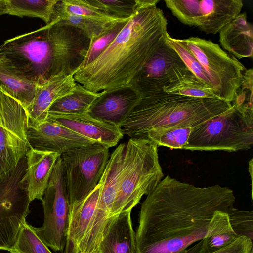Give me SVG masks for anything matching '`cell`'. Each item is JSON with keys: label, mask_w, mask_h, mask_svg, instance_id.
Here are the masks:
<instances>
[{"label": "cell", "mask_w": 253, "mask_h": 253, "mask_svg": "<svg viewBox=\"0 0 253 253\" xmlns=\"http://www.w3.org/2000/svg\"><path fill=\"white\" fill-rule=\"evenodd\" d=\"M8 12L6 0H0V15L8 14Z\"/></svg>", "instance_id": "d590c367"}, {"label": "cell", "mask_w": 253, "mask_h": 253, "mask_svg": "<svg viewBox=\"0 0 253 253\" xmlns=\"http://www.w3.org/2000/svg\"><path fill=\"white\" fill-rule=\"evenodd\" d=\"M47 118L109 148L116 145L124 135L121 128L96 119L87 112L79 114H48Z\"/></svg>", "instance_id": "2e32d148"}, {"label": "cell", "mask_w": 253, "mask_h": 253, "mask_svg": "<svg viewBox=\"0 0 253 253\" xmlns=\"http://www.w3.org/2000/svg\"><path fill=\"white\" fill-rule=\"evenodd\" d=\"M237 236L235 232L213 235L208 237V244L211 248L217 250L231 243Z\"/></svg>", "instance_id": "e575fe53"}, {"label": "cell", "mask_w": 253, "mask_h": 253, "mask_svg": "<svg viewBox=\"0 0 253 253\" xmlns=\"http://www.w3.org/2000/svg\"><path fill=\"white\" fill-rule=\"evenodd\" d=\"M27 167L24 179L30 202L42 201L49 179L61 154L30 148L26 154Z\"/></svg>", "instance_id": "d6986e66"}, {"label": "cell", "mask_w": 253, "mask_h": 253, "mask_svg": "<svg viewBox=\"0 0 253 253\" xmlns=\"http://www.w3.org/2000/svg\"><path fill=\"white\" fill-rule=\"evenodd\" d=\"M163 90L190 97L220 99L213 89L200 82L191 72L170 83Z\"/></svg>", "instance_id": "d4e9b609"}, {"label": "cell", "mask_w": 253, "mask_h": 253, "mask_svg": "<svg viewBox=\"0 0 253 253\" xmlns=\"http://www.w3.org/2000/svg\"><path fill=\"white\" fill-rule=\"evenodd\" d=\"M0 126L2 127L3 128L6 129V130H8L7 125L5 123V122L4 121V119L3 115H2L0 101Z\"/></svg>", "instance_id": "8d00e7d4"}, {"label": "cell", "mask_w": 253, "mask_h": 253, "mask_svg": "<svg viewBox=\"0 0 253 253\" xmlns=\"http://www.w3.org/2000/svg\"><path fill=\"white\" fill-rule=\"evenodd\" d=\"M129 19H127L112 24L100 35L90 40L87 54L79 70L89 65L101 54L111 44Z\"/></svg>", "instance_id": "4dcf8cb0"}, {"label": "cell", "mask_w": 253, "mask_h": 253, "mask_svg": "<svg viewBox=\"0 0 253 253\" xmlns=\"http://www.w3.org/2000/svg\"><path fill=\"white\" fill-rule=\"evenodd\" d=\"M253 252V240L247 237L238 235L231 243L217 250L210 247L207 237L192 245L183 253H252Z\"/></svg>", "instance_id": "1f68e13d"}, {"label": "cell", "mask_w": 253, "mask_h": 253, "mask_svg": "<svg viewBox=\"0 0 253 253\" xmlns=\"http://www.w3.org/2000/svg\"><path fill=\"white\" fill-rule=\"evenodd\" d=\"M194 127L188 126L153 130L147 134L145 139L153 141L158 147L183 149Z\"/></svg>", "instance_id": "4316f807"}, {"label": "cell", "mask_w": 253, "mask_h": 253, "mask_svg": "<svg viewBox=\"0 0 253 253\" xmlns=\"http://www.w3.org/2000/svg\"><path fill=\"white\" fill-rule=\"evenodd\" d=\"M125 149V143H122L110 155L99 181V200L92 223L84 240L86 245L90 247L97 246L108 219L111 217L117 194Z\"/></svg>", "instance_id": "4fadbf2b"}, {"label": "cell", "mask_w": 253, "mask_h": 253, "mask_svg": "<svg viewBox=\"0 0 253 253\" xmlns=\"http://www.w3.org/2000/svg\"><path fill=\"white\" fill-rule=\"evenodd\" d=\"M100 93L93 92L77 83L73 91L56 100L48 114H79L87 113Z\"/></svg>", "instance_id": "7402d4cb"}, {"label": "cell", "mask_w": 253, "mask_h": 253, "mask_svg": "<svg viewBox=\"0 0 253 253\" xmlns=\"http://www.w3.org/2000/svg\"><path fill=\"white\" fill-rule=\"evenodd\" d=\"M146 196L135 232L137 253H183L204 238L234 232L227 212L235 197L228 187H196L167 175Z\"/></svg>", "instance_id": "6da1fadb"}, {"label": "cell", "mask_w": 253, "mask_h": 253, "mask_svg": "<svg viewBox=\"0 0 253 253\" xmlns=\"http://www.w3.org/2000/svg\"><path fill=\"white\" fill-rule=\"evenodd\" d=\"M158 146L145 139L130 138L125 142L117 194L111 216L131 211L144 195L152 192L164 177Z\"/></svg>", "instance_id": "5b68a950"}, {"label": "cell", "mask_w": 253, "mask_h": 253, "mask_svg": "<svg viewBox=\"0 0 253 253\" xmlns=\"http://www.w3.org/2000/svg\"><path fill=\"white\" fill-rule=\"evenodd\" d=\"M232 107L231 103L223 100L190 97L161 90L141 96L121 128L130 138L145 139L153 130L197 126Z\"/></svg>", "instance_id": "277c9868"}, {"label": "cell", "mask_w": 253, "mask_h": 253, "mask_svg": "<svg viewBox=\"0 0 253 253\" xmlns=\"http://www.w3.org/2000/svg\"><path fill=\"white\" fill-rule=\"evenodd\" d=\"M55 8L101 22L115 23L127 19L112 17L89 4L85 0H59Z\"/></svg>", "instance_id": "f1b7e54d"}, {"label": "cell", "mask_w": 253, "mask_h": 253, "mask_svg": "<svg viewBox=\"0 0 253 253\" xmlns=\"http://www.w3.org/2000/svg\"><path fill=\"white\" fill-rule=\"evenodd\" d=\"M230 225L237 235L253 239V212L235 207L227 212Z\"/></svg>", "instance_id": "836d02e7"}, {"label": "cell", "mask_w": 253, "mask_h": 253, "mask_svg": "<svg viewBox=\"0 0 253 253\" xmlns=\"http://www.w3.org/2000/svg\"><path fill=\"white\" fill-rule=\"evenodd\" d=\"M26 156L6 173L0 175V250L13 246L30 211L24 175Z\"/></svg>", "instance_id": "ba28073f"}, {"label": "cell", "mask_w": 253, "mask_h": 253, "mask_svg": "<svg viewBox=\"0 0 253 253\" xmlns=\"http://www.w3.org/2000/svg\"><path fill=\"white\" fill-rule=\"evenodd\" d=\"M166 40L177 53L188 70L200 82L213 89L210 80L202 66L187 47L179 41V39L172 38L167 33Z\"/></svg>", "instance_id": "d6a6232c"}, {"label": "cell", "mask_w": 253, "mask_h": 253, "mask_svg": "<svg viewBox=\"0 0 253 253\" xmlns=\"http://www.w3.org/2000/svg\"><path fill=\"white\" fill-rule=\"evenodd\" d=\"M27 141L30 148L61 155L67 150L99 144L48 118L36 128H27Z\"/></svg>", "instance_id": "5bb4252c"}, {"label": "cell", "mask_w": 253, "mask_h": 253, "mask_svg": "<svg viewBox=\"0 0 253 253\" xmlns=\"http://www.w3.org/2000/svg\"><path fill=\"white\" fill-rule=\"evenodd\" d=\"M249 173L250 174V175H251V180H252H252H253V159H252L250 161H249Z\"/></svg>", "instance_id": "74e56055"}, {"label": "cell", "mask_w": 253, "mask_h": 253, "mask_svg": "<svg viewBox=\"0 0 253 253\" xmlns=\"http://www.w3.org/2000/svg\"><path fill=\"white\" fill-rule=\"evenodd\" d=\"M42 202L43 224L34 229L48 247L62 253L67 241L70 205L60 156L55 163Z\"/></svg>", "instance_id": "30bf717a"}, {"label": "cell", "mask_w": 253, "mask_h": 253, "mask_svg": "<svg viewBox=\"0 0 253 253\" xmlns=\"http://www.w3.org/2000/svg\"><path fill=\"white\" fill-rule=\"evenodd\" d=\"M252 253H253V252Z\"/></svg>", "instance_id": "f35d334b"}, {"label": "cell", "mask_w": 253, "mask_h": 253, "mask_svg": "<svg viewBox=\"0 0 253 253\" xmlns=\"http://www.w3.org/2000/svg\"><path fill=\"white\" fill-rule=\"evenodd\" d=\"M131 212L122 211L109 218L95 253H137Z\"/></svg>", "instance_id": "ac0fdd59"}, {"label": "cell", "mask_w": 253, "mask_h": 253, "mask_svg": "<svg viewBox=\"0 0 253 253\" xmlns=\"http://www.w3.org/2000/svg\"><path fill=\"white\" fill-rule=\"evenodd\" d=\"M219 42L237 59L253 56V27L245 12L240 13L219 31Z\"/></svg>", "instance_id": "ffe728a7"}, {"label": "cell", "mask_w": 253, "mask_h": 253, "mask_svg": "<svg viewBox=\"0 0 253 253\" xmlns=\"http://www.w3.org/2000/svg\"><path fill=\"white\" fill-rule=\"evenodd\" d=\"M54 18H57L61 24L70 25L81 30L90 40L100 35L114 24L95 21L55 8L53 17V19Z\"/></svg>", "instance_id": "83f0119b"}, {"label": "cell", "mask_w": 253, "mask_h": 253, "mask_svg": "<svg viewBox=\"0 0 253 253\" xmlns=\"http://www.w3.org/2000/svg\"><path fill=\"white\" fill-rule=\"evenodd\" d=\"M7 251L10 253H53L27 222L21 228L13 246Z\"/></svg>", "instance_id": "f546056e"}, {"label": "cell", "mask_w": 253, "mask_h": 253, "mask_svg": "<svg viewBox=\"0 0 253 253\" xmlns=\"http://www.w3.org/2000/svg\"><path fill=\"white\" fill-rule=\"evenodd\" d=\"M159 1L139 8L107 48L74 74L76 82L95 93L130 84L168 33Z\"/></svg>", "instance_id": "7a4b0ae2"}, {"label": "cell", "mask_w": 253, "mask_h": 253, "mask_svg": "<svg viewBox=\"0 0 253 253\" xmlns=\"http://www.w3.org/2000/svg\"><path fill=\"white\" fill-rule=\"evenodd\" d=\"M69 204L85 198L98 184L110 157L101 144L67 150L60 156Z\"/></svg>", "instance_id": "9c48e42d"}, {"label": "cell", "mask_w": 253, "mask_h": 253, "mask_svg": "<svg viewBox=\"0 0 253 253\" xmlns=\"http://www.w3.org/2000/svg\"><path fill=\"white\" fill-rule=\"evenodd\" d=\"M242 0H176L171 12L182 23L215 34L238 15Z\"/></svg>", "instance_id": "8fae6325"}, {"label": "cell", "mask_w": 253, "mask_h": 253, "mask_svg": "<svg viewBox=\"0 0 253 253\" xmlns=\"http://www.w3.org/2000/svg\"><path fill=\"white\" fill-rule=\"evenodd\" d=\"M190 72L165 38L130 84L143 96L163 90L164 87Z\"/></svg>", "instance_id": "7c38bea8"}, {"label": "cell", "mask_w": 253, "mask_h": 253, "mask_svg": "<svg viewBox=\"0 0 253 253\" xmlns=\"http://www.w3.org/2000/svg\"><path fill=\"white\" fill-rule=\"evenodd\" d=\"M76 84L73 75H59L38 85L34 99L26 111L27 127L36 128L44 123L51 105L72 92Z\"/></svg>", "instance_id": "e0dca14e"}, {"label": "cell", "mask_w": 253, "mask_h": 253, "mask_svg": "<svg viewBox=\"0 0 253 253\" xmlns=\"http://www.w3.org/2000/svg\"><path fill=\"white\" fill-rule=\"evenodd\" d=\"M90 44L83 31L55 18L37 30L5 41L0 46V56L18 74L40 85L57 75H74Z\"/></svg>", "instance_id": "3957f363"}, {"label": "cell", "mask_w": 253, "mask_h": 253, "mask_svg": "<svg viewBox=\"0 0 253 253\" xmlns=\"http://www.w3.org/2000/svg\"><path fill=\"white\" fill-rule=\"evenodd\" d=\"M141 96L130 84L100 92L87 113L92 117L121 127Z\"/></svg>", "instance_id": "9a60e30c"}, {"label": "cell", "mask_w": 253, "mask_h": 253, "mask_svg": "<svg viewBox=\"0 0 253 253\" xmlns=\"http://www.w3.org/2000/svg\"><path fill=\"white\" fill-rule=\"evenodd\" d=\"M232 105L223 114L194 127L183 149L231 152L250 149L253 144V114Z\"/></svg>", "instance_id": "8992f818"}, {"label": "cell", "mask_w": 253, "mask_h": 253, "mask_svg": "<svg viewBox=\"0 0 253 253\" xmlns=\"http://www.w3.org/2000/svg\"><path fill=\"white\" fill-rule=\"evenodd\" d=\"M30 149L26 141L0 126V175L16 166Z\"/></svg>", "instance_id": "603a6c76"}, {"label": "cell", "mask_w": 253, "mask_h": 253, "mask_svg": "<svg viewBox=\"0 0 253 253\" xmlns=\"http://www.w3.org/2000/svg\"><path fill=\"white\" fill-rule=\"evenodd\" d=\"M38 85L16 73L0 56V90L18 101L25 111L34 99Z\"/></svg>", "instance_id": "44dd1931"}, {"label": "cell", "mask_w": 253, "mask_h": 253, "mask_svg": "<svg viewBox=\"0 0 253 253\" xmlns=\"http://www.w3.org/2000/svg\"><path fill=\"white\" fill-rule=\"evenodd\" d=\"M107 15L117 19L130 18L137 9L152 0H85Z\"/></svg>", "instance_id": "484cf974"}, {"label": "cell", "mask_w": 253, "mask_h": 253, "mask_svg": "<svg viewBox=\"0 0 253 253\" xmlns=\"http://www.w3.org/2000/svg\"><path fill=\"white\" fill-rule=\"evenodd\" d=\"M179 41L200 63L219 98L232 103L242 84L245 66L210 40L191 37Z\"/></svg>", "instance_id": "52a82bcc"}, {"label": "cell", "mask_w": 253, "mask_h": 253, "mask_svg": "<svg viewBox=\"0 0 253 253\" xmlns=\"http://www.w3.org/2000/svg\"><path fill=\"white\" fill-rule=\"evenodd\" d=\"M8 14L39 18L47 24L52 20L59 0H6Z\"/></svg>", "instance_id": "cb8c5ba5"}]
</instances>
